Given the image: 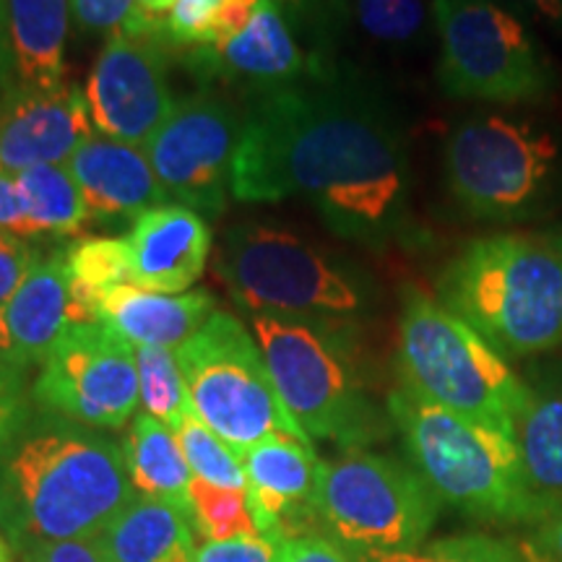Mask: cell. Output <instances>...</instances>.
I'll list each match as a JSON object with an SVG mask.
<instances>
[{"instance_id": "obj_47", "label": "cell", "mask_w": 562, "mask_h": 562, "mask_svg": "<svg viewBox=\"0 0 562 562\" xmlns=\"http://www.w3.org/2000/svg\"><path fill=\"white\" fill-rule=\"evenodd\" d=\"M524 554H526V562H544L542 558H537V554H533V552H529V550H526V547H524Z\"/></svg>"}, {"instance_id": "obj_3", "label": "cell", "mask_w": 562, "mask_h": 562, "mask_svg": "<svg viewBox=\"0 0 562 562\" xmlns=\"http://www.w3.org/2000/svg\"><path fill=\"white\" fill-rule=\"evenodd\" d=\"M438 300L508 360L562 344V232H495L456 252Z\"/></svg>"}, {"instance_id": "obj_24", "label": "cell", "mask_w": 562, "mask_h": 562, "mask_svg": "<svg viewBox=\"0 0 562 562\" xmlns=\"http://www.w3.org/2000/svg\"><path fill=\"white\" fill-rule=\"evenodd\" d=\"M121 448L125 472L136 495L170 501L191 516L193 472L170 427L161 425L151 414L138 412L131 419Z\"/></svg>"}, {"instance_id": "obj_43", "label": "cell", "mask_w": 562, "mask_h": 562, "mask_svg": "<svg viewBox=\"0 0 562 562\" xmlns=\"http://www.w3.org/2000/svg\"><path fill=\"white\" fill-rule=\"evenodd\" d=\"M0 229L16 232V235L26 237V216L16 178L5 172H0Z\"/></svg>"}, {"instance_id": "obj_39", "label": "cell", "mask_w": 562, "mask_h": 562, "mask_svg": "<svg viewBox=\"0 0 562 562\" xmlns=\"http://www.w3.org/2000/svg\"><path fill=\"white\" fill-rule=\"evenodd\" d=\"M13 550L26 562H112L97 537L66 539V542H26Z\"/></svg>"}, {"instance_id": "obj_8", "label": "cell", "mask_w": 562, "mask_h": 562, "mask_svg": "<svg viewBox=\"0 0 562 562\" xmlns=\"http://www.w3.org/2000/svg\"><path fill=\"white\" fill-rule=\"evenodd\" d=\"M442 170L456 206L474 220H537L562 195V136L533 117L480 112L451 131Z\"/></svg>"}, {"instance_id": "obj_23", "label": "cell", "mask_w": 562, "mask_h": 562, "mask_svg": "<svg viewBox=\"0 0 562 562\" xmlns=\"http://www.w3.org/2000/svg\"><path fill=\"white\" fill-rule=\"evenodd\" d=\"M16 79L21 89L66 87L70 0H5Z\"/></svg>"}, {"instance_id": "obj_9", "label": "cell", "mask_w": 562, "mask_h": 562, "mask_svg": "<svg viewBox=\"0 0 562 562\" xmlns=\"http://www.w3.org/2000/svg\"><path fill=\"white\" fill-rule=\"evenodd\" d=\"M440 40L438 81L453 100L542 104L560 87L558 68L524 19L503 0H432Z\"/></svg>"}, {"instance_id": "obj_42", "label": "cell", "mask_w": 562, "mask_h": 562, "mask_svg": "<svg viewBox=\"0 0 562 562\" xmlns=\"http://www.w3.org/2000/svg\"><path fill=\"white\" fill-rule=\"evenodd\" d=\"M16 89H19V79H16V63H13V47H11L9 5H5V0H0V110L9 104Z\"/></svg>"}, {"instance_id": "obj_37", "label": "cell", "mask_w": 562, "mask_h": 562, "mask_svg": "<svg viewBox=\"0 0 562 562\" xmlns=\"http://www.w3.org/2000/svg\"><path fill=\"white\" fill-rule=\"evenodd\" d=\"M133 0H70V16L87 37H112L131 16Z\"/></svg>"}, {"instance_id": "obj_16", "label": "cell", "mask_w": 562, "mask_h": 562, "mask_svg": "<svg viewBox=\"0 0 562 562\" xmlns=\"http://www.w3.org/2000/svg\"><path fill=\"white\" fill-rule=\"evenodd\" d=\"M94 136L87 91L76 83L53 91L16 89L0 110V172L66 165Z\"/></svg>"}, {"instance_id": "obj_5", "label": "cell", "mask_w": 562, "mask_h": 562, "mask_svg": "<svg viewBox=\"0 0 562 562\" xmlns=\"http://www.w3.org/2000/svg\"><path fill=\"white\" fill-rule=\"evenodd\" d=\"M347 326L349 321L250 315V331L286 412L311 440L351 451L381 440L391 417L381 414L364 389Z\"/></svg>"}, {"instance_id": "obj_11", "label": "cell", "mask_w": 562, "mask_h": 562, "mask_svg": "<svg viewBox=\"0 0 562 562\" xmlns=\"http://www.w3.org/2000/svg\"><path fill=\"white\" fill-rule=\"evenodd\" d=\"M438 513V495L409 463L364 448L321 463L315 518L349 554L414 550Z\"/></svg>"}, {"instance_id": "obj_10", "label": "cell", "mask_w": 562, "mask_h": 562, "mask_svg": "<svg viewBox=\"0 0 562 562\" xmlns=\"http://www.w3.org/2000/svg\"><path fill=\"white\" fill-rule=\"evenodd\" d=\"M175 355L195 417L240 456L269 438L313 442L286 412L263 351L240 318L216 311Z\"/></svg>"}, {"instance_id": "obj_1", "label": "cell", "mask_w": 562, "mask_h": 562, "mask_svg": "<svg viewBox=\"0 0 562 562\" xmlns=\"http://www.w3.org/2000/svg\"><path fill=\"white\" fill-rule=\"evenodd\" d=\"M232 195L305 199L328 229L370 250L414 232L404 133L389 104L339 66L323 79L252 94Z\"/></svg>"}, {"instance_id": "obj_44", "label": "cell", "mask_w": 562, "mask_h": 562, "mask_svg": "<svg viewBox=\"0 0 562 562\" xmlns=\"http://www.w3.org/2000/svg\"><path fill=\"white\" fill-rule=\"evenodd\" d=\"M178 0H133L131 16L123 26L136 32H159L165 34V24ZM167 37V34H165Z\"/></svg>"}, {"instance_id": "obj_7", "label": "cell", "mask_w": 562, "mask_h": 562, "mask_svg": "<svg viewBox=\"0 0 562 562\" xmlns=\"http://www.w3.org/2000/svg\"><path fill=\"white\" fill-rule=\"evenodd\" d=\"M214 269L248 315L351 323L375 305L368 273L279 224L232 227Z\"/></svg>"}, {"instance_id": "obj_31", "label": "cell", "mask_w": 562, "mask_h": 562, "mask_svg": "<svg viewBox=\"0 0 562 562\" xmlns=\"http://www.w3.org/2000/svg\"><path fill=\"white\" fill-rule=\"evenodd\" d=\"M191 518L209 542L252 537L258 531L248 505V492L224 490L195 480L191 482Z\"/></svg>"}, {"instance_id": "obj_26", "label": "cell", "mask_w": 562, "mask_h": 562, "mask_svg": "<svg viewBox=\"0 0 562 562\" xmlns=\"http://www.w3.org/2000/svg\"><path fill=\"white\" fill-rule=\"evenodd\" d=\"M24 203L26 237H76L91 224V214L68 165H42L16 175Z\"/></svg>"}, {"instance_id": "obj_15", "label": "cell", "mask_w": 562, "mask_h": 562, "mask_svg": "<svg viewBox=\"0 0 562 562\" xmlns=\"http://www.w3.org/2000/svg\"><path fill=\"white\" fill-rule=\"evenodd\" d=\"M180 63L199 81H222L256 94L323 79L336 68L334 58L313 53L297 37L273 0H258L245 30L216 45L180 50Z\"/></svg>"}, {"instance_id": "obj_12", "label": "cell", "mask_w": 562, "mask_h": 562, "mask_svg": "<svg viewBox=\"0 0 562 562\" xmlns=\"http://www.w3.org/2000/svg\"><path fill=\"white\" fill-rule=\"evenodd\" d=\"M32 398L89 430H121L140 406L136 349L102 321L76 323L42 362Z\"/></svg>"}, {"instance_id": "obj_2", "label": "cell", "mask_w": 562, "mask_h": 562, "mask_svg": "<svg viewBox=\"0 0 562 562\" xmlns=\"http://www.w3.org/2000/svg\"><path fill=\"white\" fill-rule=\"evenodd\" d=\"M136 492L123 448L45 412L0 461V531L11 547L97 537Z\"/></svg>"}, {"instance_id": "obj_25", "label": "cell", "mask_w": 562, "mask_h": 562, "mask_svg": "<svg viewBox=\"0 0 562 562\" xmlns=\"http://www.w3.org/2000/svg\"><path fill=\"white\" fill-rule=\"evenodd\" d=\"M524 476L547 508H562V389L533 391L516 425Z\"/></svg>"}, {"instance_id": "obj_18", "label": "cell", "mask_w": 562, "mask_h": 562, "mask_svg": "<svg viewBox=\"0 0 562 562\" xmlns=\"http://www.w3.org/2000/svg\"><path fill=\"white\" fill-rule=\"evenodd\" d=\"M133 286L159 294H182L201 279L211 256V227L199 211L165 203L131 224Z\"/></svg>"}, {"instance_id": "obj_41", "label": "cell", "mask_w": 562, "mask_h": 562, "mask_svg": "<svg viewBox=\"0 0 562 562\" xmlns=\"http://www.w3.org/2000/svg\"><path fill=\"white\" fill-rule=\"evenodd\" d=\"M526 550L544 562H562V508L550 513L542 524L533 526L531 542Z\"/></svg>"}, {"instance_id": "obj_19", "label": "cell", "mask_w": 562, "mask_h": 562, "mask_svg": "<svg viewBox=\"0 0 562 562\" xmlns=\"http://www.w3.org/2000/svg\"><path fill=\"white\" fill-rule=\"evenodd\" d=\"M66 165L87 199L91 224H133L146 211L170 201L140 146L91 136Z\"/></svg>"}, {"instance_id": "obj_17", "label": "cell", "mask_w": 562, "mask_h": 562, "mask_svg": "<svg viewBox=\"0 0 562 562\" xmlns=\"http://www.w3.org/2000/svg\"><path fill=\"white\" fill-rule=\"evenodd\" d=\"M248 476V505L258 531L284 539L307 533L302 518L315 516L321 459L313 442L297 438H269L243 456Z\"/></svg>"}, {"instance_id": "obj_36", "label": "cell", "mask_w": 562, "mask_h": 562, "mask_svg": "<svg viewBox=\"0 0 562 562\" xmlns=\"http://www.w3.org/2000/svg\"><path fill=\"white\" fill-rule=\"evenodd\" d=\"M40 261L42 252L37 245H32L30 237L0 229V307L19 292V286L30 279Z\"/></svg>"}, {"instance_id": "obj_30", "label": "cell", "mask_w": 562, "mask_h": 562, "mask_svg": "<svg viewBox=\"0 0 562 562\" xmlns=\"http://www.w3.org/2000/svg\"><path fill=\"white\" fill-rule=\"evenodd\" d=\"M357 562H526L524 547L487 533H459L432 539L406 552L351 554Z\"/></svg>"}, {"instance_id": "obj_40", "label": "cell", "mask_w": 562, "mask_h": 562, "mask_svg": "<svg viewBox=\"0 0 562 562\" xmlns=\"http://www.w3.org/2000/svg\"><path fill=\"white\" fill-rule=\"evenodd\" d=\"M277 562H357L351 554L336 544L331 537L323 533H297V537L284 539L279 547Z\"/></svg>"}, {"instance_id": "obj_28", "label": "cell", "mask_w": 562, "mask_h": 562, "mask_svg": "<svg viewBox=\"0 0 562 562\" xmlns=\"http://www.w3.org/2000/svg\"><path fill=\"white\" fill-rule=\"evenodd\" d=\"M133 349H136L140 412L151 414L154 419H159L175 432L180 422L186 419V414L193 409L178 355H175V349L165 347Z\"/></svg>"}, {"instance_id": "obj_32", "label": "cell", "mask_w": 562, "mask_h": 562, "mask_svg": "<svg viewBox=\"0 0 562 562\" xmlns=\"http://www.w3.org/2000/svg\"><path fill=\"white\" fill-rule=\"evenodd\" d=\"M297 37L323 58H334L344 32L349 30V0H273Z\"/></svg>"}, {"instance_id": "obj_22", "label": "cell", "mask_w": 562, "mask_h": 562, "mask_svg": "<svg viewBox=\"0 0 562 562\" xmlns=\"http://www.w3.org/2000/svg\"><path fill=\"white\" fill-rule=\"evenodd\" d=\"M97 542L112 562H195L191 516L170 501L136 495Z\"/></svg>"}, {"instance_id": "obj_21", "label": "cell", "mask_w": 562, "mask_h": 562, "mask_svg": "<svg viewBox=\"0 0 562 562\" xmlns=\"http://www.w3.org/2000/svg\"><path fill=\"white\" fill-rule=\"evenodd\" d=\"M216 313V297L209 290L159 294L125 284L108 292L97 321L121 334L133 347L178 349Z\"/></svg>"}, {"instance_id": "obj_20", "label": "cell", "mask_w": 562, "mask_h": 562, "mask_svg": "<svg viewBox=\"0 0 562 562\" xmlns=\"http://www.w3.org/2000/svg\"><path fill=\"white\" fill-rule=\"evenodd\" d=\"M70 326H76V318L66 248H58L42 258L19 292L0 307V362L16 370L42 364Z\"/></svg>"}, {"instance_id": "obj_38", "label": "cell", "mask_w": 562, "mask_h": 562, "mask_svg": "<svg viewBox=\"0 0 562 562\" xmlns=\"http://www.w3.org/2000/svg\"><path fill=\"white\" fill-rule=\"evenodd\" d=\"M281 542L266 533L206 542L195 552V562H277Z\"/></svg>"}, {"instance_id": "obj_35", "label": "cell", "mask_w": 562, "mask_h": 562, "mask_svg": "<svg viewBox=\"0 0 562 562\" xmlns=\"http://www.w3.org/2000/svg\"><path fill=\"white\" fill-rule=\"evenodd\" d=\"M30 422V398L24 391V370L0 362V461Z\"/></svg>"}, {"instance_id": "obj_45", "label": "cell", "mask_w": 562, "mask_h": 562, "mask_svg": "<svg viewBox=\"0 0 562 562\" xmlns=\"http://www.w3.org/2000/svg\"><path fill=\"white\" fill-rule=\"evenodd\" d=\"M526 11H531L547 26L562 32V0H518Z\"/></svg>"}, {"instance_id": "obj_14", "label": "cell", "mask_w": 562, "mask_h": 562, "mask_svg": "<svg viewBox=\"0 0 562 562\" xmlns=\"http://www.w3.org/2000/svg\"><path fill=\"white\" fill-rule=\"evenodd\" d=\"M175 47L159 32L121 26L91 66L87 100L100 136L140 146L175 108L170 60Z\"/></svg>"}, {"instance_id": "obj_29", "label": "cell", "mask_w": 562, "mask_h": 562, "mask_svg": "<svg viewBox=\"0 0 562 562\" xmlns=\"http://www.w3.org/2000/svg\"><path fill=\"white\" fill-rule=\"evenodd\" d=\"M175 438H178L182 456H186L195 480L214 484V487L248 492V476H245L240 453L229 442H224L214 430H209L195 417L193 409L180 422Z\"/></svg>"}, {"instance_id": "obj_6", "label": "cell", "mask_w": 562, "mask_h": 562, "mask_svg": "<svg viewBox=\"0 0 562 562\" xmlns=\"http://www.w3.org/2000/svg\"><path fill=\"white\" fill-rule=\"evenodd\" d=\"M396 368L404 391L510 438L531 402V385L508 357L417 286L402 292Z\"/></svg>"}, {"instance_id": "obj_13", "label": "cell", "mask_w": 562, "mask_h": 562, "mask_svg": "<svg viewBox=\"0 0 562 562\" xmlns=\"http://www.w3.org/2000/svg\"><path fill=\"white\" fill-rule=\"evenodd\" d=\"M243 121L227 100L199 91L182 97L144 144L170 201L216 220L227 209Z\"/></svg>"}, {"instance_id": "obj_34", "label": "cell", "mask_w": 562, "mask_h": 562, "mask_svg": "<svg viewBox=\"0 0 562 562\" xmlns=\"http://www.w3.org/2000/svg\"><path fill=\"white\" fill-rule=\"evenodd\" d=\"M227 0H178L165 24V34L175 50L214 45V26Z\"/></svg>"}, {"instance_id": "obj_4", "label": "cell", "mask_w": 562, "mask_h": 562, "mask_svg": "<svg viewBox=\"0 0 562 562\" xmlns=\"http://www.w3.org/2000/svg\"><path fill=\"white\" fill-rule=\"evenodd\" d=\"M391 425L440 503L487 524H542L552 508L533 495L510 435L448 412L414 393H389Z\"/></svg>"}, {"instance_id": "obj_46", "label": "cell", "mask_w": 562, "mask_h": 562, "mask_svg": "<svg viewBox=\"0 0 562 562\" xmlns=\"http://www.w3.org/2000/svg\"><path fill=\"white\" fill-rule=\"evenodd\" d=\"M0 562H13V547L3 531H0Z\"/></svg>"}, {"instance_id": "obj_33", "label": "cell", "mask_w": 562, "mask_h": 562, "mask_svg": "<svg viewBox=\"0 0 562 562\" xmlns=\"http://www.w3.org/2000/svg\"><path fill=\"white\" fill-rule=\"evenodd\" d=\"M349 11L364 34L391 45L417 40L427 24L425 0H349Z\"/></svg>"}, {"instance_id": "obj_27", "label": "cell", "mask_w": 562, "mask_h": 562, "mask_svg": "<svg viewBox=\"0 0 562 562\" xmlns=\"http://www.w3.org/2000/svg\"><path fill=\"white\" fill-rule=\"evenodd\" d=\"M66 266L76 323L97 321L104 294L133 284L131 248L125 237H79L66 245Z\"/></svg>"}]
</instances>
